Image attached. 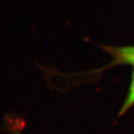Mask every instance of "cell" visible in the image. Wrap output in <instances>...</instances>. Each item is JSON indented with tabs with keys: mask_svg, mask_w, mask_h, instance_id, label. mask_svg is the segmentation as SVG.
<instances>
[{
	"mask_svg": "<svg viewBox=\"0 0 134 134\" xmlns=\"http://www.w3.org/2000/svg\"><path fill=\"white\" fill-rule=\"evenodd\" d=\"M109 49H110V53H112L115 56V60H117L119 63H129L133 66V73H132L129 93L120 110V114H124L134 105V47L109 48Z\"/></svg>",
	"mask_w": 134,
	"mask_h": 134,
	"instance_id": "1",
	"label": "cell"
}]
</instances>
